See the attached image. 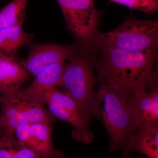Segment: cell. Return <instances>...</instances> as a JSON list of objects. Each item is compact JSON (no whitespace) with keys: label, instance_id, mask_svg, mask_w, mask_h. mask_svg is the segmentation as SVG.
Masks as SVG:
<instances>
[{"label":"cell","instance_id":"e0dca14e","mask_svg":"<svg viewBox=\"0 0 158 158\" xmlns=\"http://www.w3.org/2000/svg\"><path fill=\"white\" fill-rule=\"evenodd\" d=\"M14 136L21 144L31 148L32 135L31 125L23 124L18 127L15 131Z\"/></svg>","mask_w":158,"mask_h":158},{"label":"cell","instance_id":"ffe728a7","mask_svg":"<svg viewBox=\"0 0 158 158\" xmlns=\"http://www.w3.org/2000/svg\"><path fill=\"white\" fill-rule=\"evenodd\" d=\"M90 1H92V2H94V0H90Z\"/></svg>","mask_w":158,"mask_h":158},{"label":"cell","instance_id":"277c9868","mask_svg":"<svg viewBox=\"0 0 158 158\" xmlns=\"http://www.w3.org/2000/svg\"><path fill=\"white\" fill-rule=\"evenodd\" d=\"M2 96L0 137H12L20 125L43 122L52 124L53 116L44 106L29 98L21 90Z\"/></svg>","mask_w":158,"mask_h":158},{"label":"cell","instance_id":"52a82bcc","mask_svg":"<svg viewBox=\"0 0 158 158\" xmlns=\"http://www.w3.org/2000/svg\"><path fill=\"white\" fill-rule=\"evenodd\" d=\"M69 31L81 41L92 42L100 13L90 0H57Z\"/></svg>","mask_w":158,"mask_h":158},{"label":"cell","instance_id":"9a60e30c","mask_svg":"<svg viewBox=\"0 0 158 158\" xmlns=\"http://www.w3.org/2000/svg\"><path fill=\"white\" fill-rule=\"evenodd\" d=\"M28 0H12L0 9V29L23 26Z\"/></svg>","mask_w":158,"mask_h":158},{"label":"cell","instance_id":"6da1fadb","mask_svg":"<svg viewBox=\"0 0 158 158\" xmlns=\"http://www.w3.org/2000/svg\"><path fill=\"white\" fill-rule=\"evenodd\" d=\"M100 49L101 56L94 62L99 77L129 97L143 86L153 72L156 51Z\"/></svg>","mask_w":158,"mask_h":158},{"label":"cell","instance_id":"5b68a950","mask_svg":"<svg viewBox=\"0 0 158 158\" xmlns=\"http://www.w3.org/2000/svg\"><path fill=\"white\" fill-rule=\"evenodd\" d=\"M68 59L69 62L65 64L58 86L90 117L96 94L94 89L97 79L93 68L85 57L76 53V49Z\"/></svg>","mask_w":158,"mask_h":158},{"label":"cell","instance_id":"ba28073f","mask_svg":"<svg viewBox=\"0 0 158 158\" xmlns=\"http://www.w3.org/2000/svg\"><path fill=\"white\" fill-rule=\"evenodd\" d=\"M158 73L153 72L147 82L127 99L137 127L158 123Z\"/></svg>","mask_w":158,"mask_h":158},{"label":"cell","instance_id":"8fae6325","mask_svg":"<svg viewBox=\"0 0 158 158\" xmlns=\"http://www.w3.org/2000/svg\"><path fill=\"white\" fill-rule=\"evenodd\" d=\"M135 153L148 158H158V123L137 127L128 141L123 158Z\"/></svg>","mask_w":158,"mask_h":158},{"label":"cell","instance_id":"44dd1931","mask_svg":"<svg viewBox=\"0 0 158 158\" xmlns=\"http://www.w3.org/2000/svg\"><path fill=\"white\" fill-rule=\"evenodd\" d=\"M2 55H1V54H0V57H1V56H2Z\"/></svg>","mask_w":158,"mask_h":158},{"label":"cell","instance_id":"7a4b0ae2","mask_svg":"<svg viewBox=\"0 0 158 158\" xmlns=\"http://www.w3.org/2000/svg\"><path fill=\"white\" fill-rule=\"evenodd\" d=\"M128 97L123 91L99 77L98 90L90 112V117L99 119L107 131L109 150L120 151L123 157L128 141L137 127L127 104Z\"/></svg>","mask_w":158,"mask_h":158},{"label":"cell","instance_id":"30bf717a","mask_svg":"<svg viewBox=\"0 0 158 158\" xmlns=\"http://www.w3.org/2000/svg\"><path fill=\"white\" fill-rule=\"evenodd\" d=\"M65 63L59 62L45 67L35 76L27 87L20 90L29 98L44 106L46 94L49 89L58 86Z\"/></svg>","mask_w":158,"mask_h":158},{"label":"cell","instance_id":"ac0fdd59","mask_svg":"<svg viewBox=\"0 0 158 158\" xmlns=\"http://www.w3.org/2000/svg\"><path fill=\"white\" fill-rule=\"evenodd\" d=\"M14 136L0 137V158H16L13 148Z\"/></svg>","mask_w":158,"mask_h":158},{"label":"cell","instance_id":"8992f818","mask_svg":"<svg viewBox=\"0 0 158 158\" xmlns=\"http://www.w3.org/2000/svg\"><path fill=\"white\" fill-rule=\"evenodd\" d=\"M44 103L54 117L73 127L72 137L74 140L84 144L93 142L94 135L89 129L90 117L66 94L56 87L51 88L47 92Z\"/></svg>","mask_w":158,"mask_h":158},{"label":"cell","instance_id":"3957f363","mask_svg":"<svg viewBox=\"0 0 158 158\" xmlns=\"http://www.w3.org/2000/svg\"><path fill=\"white\" fill-rule=\"evenodd\" d=\"M92 42L99 49L156 51L158 22L154 20L128 19L113 31L106 33L97 32Z\"/></svg>","mask_w":158,"mask_h":158},{"label":"cell","instance_id":"d6986e66","mask_svg":"<svg viewBox=\"0 0 158 158\" xmlns=\"http://www.w3.org/2000/svg\"><path fill=\"white\" fill-rule=\"evenodd\" d=\"M1 102H2V96L0 94V107H1Z\"/></svg>","mask_w":158,"mask_h":158},{"label":"cell","instance_id":"9c48e42d","mask_svg":"<svg viewBox=\"0 0 158 158\" xmlns=\"http://www.w3.org/2000/svg\"><path fill=\"white\" fill-rule=\"evenodd\" d=\"M29 44L28 56L21 63L30 75L34 76L49 65L65 62L75 50L72 47L56 44Z\"/></svg>","mask_w":158,"mask_h":158},{"label":"cell","instance_id":"2e32d148","mask_svg":"<svg viewBox=\"0 0 158 158\" xmlns=\"http://www.w3.org/2000/svg\"><path fill=\"white\" fill-rule=\"evenodd\" d=\"M132 10L150 13L158 9V0H109Z\"/></svg>","mask_w":158,"mask_h":158},{"label":"cell","instance_id":"5bb4252c","mask_svg":"<svg viewBox=\"0 0 158 158\" xmlns=\"http://www.w3.org/2000/svg\"><path fill=\"white\" fill-rule=\"evenodd\" d=\"M33 37L23 30V26H16L0 29V54L15 57L23 46L31 43Z\"/></svg>","mask_w":158,"mask_h":158},{"label":"cell","instance_id":"4fadbf2b","mask_svg":"<svg viewBox=\"0 0 158 158\" xmlns=\"http://www.w3.org/2000/svg\"><path fill=\"white\" fill-rule=\"evenodd\" d=\"M32 145L34 150L44 158H64L61 151L54 148L52 143V124L40 122L31 125Z\"/></svg>","mask_w":158,"mask_h":158},{"label":"cell","instance_id":"7c38bea8","mask_svg":"<svg viewBox=\"0 0 158 158\" xmlns=\"http://www.w3.org/2000/svg\"><path fill=\"white\" fill-rule=\"evenodd\" d=\"M31 75L15 57H0V94L6 95L16 92L30 80Z\"/></svg>","mask_w":158,"mask_h":158}]
</instances>
